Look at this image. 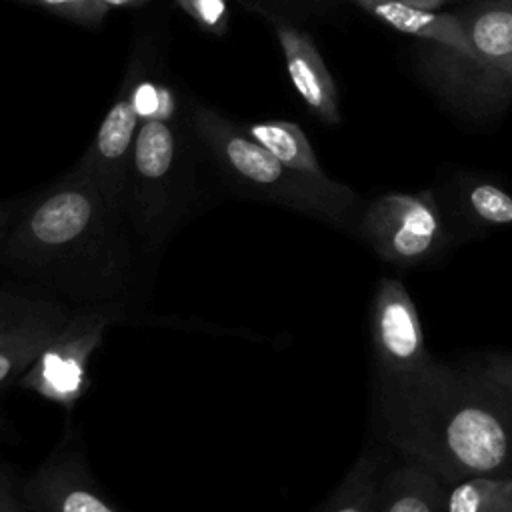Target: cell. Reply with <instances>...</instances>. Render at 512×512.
<instances>
[{"mask_svg":"<svg viewBox=\"0 0 512 512\" xmlns=\"http://www.w3.org/2000/svg\"><path fill=\"white\" fill-rule=\"evenodd\" d=\"M250 12L270 18H284L296 22V16H308L322 12L336 0H238Z\"/></svg>","mask_w":512,"mask_h":512,"instance_id":"obj_21","label":"cell"},{"mask_svg":"<svg viewBox=\"0 0 512 512\" xmlns=\"http://www.w3.org/2000/svg\"><path fill=\"white\" fill-rule=\"evenodd\" d=\"M72 308L38 290L0 282V348L20 342H50L66 324Z\"/></svg>","mask_w":512,"mask_h":512,"instance_id":"obj_12","label":"cell"},{"mask_svg":"<svg viewBox=\"0 0 512 512\" xmlns=\"http://www.w3.org/2000/svg\"><path fill=\"white\" fill-rule=\"evenodd\" d=\"M136 256L122 212L74 168L32 194L0 236V266L70 308L124 300Z\"/></svg>","mask_w":512,"mask_h":512,"instance_id":"obj_1","label":"cell"},{"mask_svg":"<svg viewBox=\"0 0 512 512\" xmlns=\"http://www.w3.org/2000/svg\"><path fill=\"white\" fill-rule=\"evenodd\" d=\"M200 152L186 116L180 122L160 88L140 124L122 194V216L140 252H162L200 210Z\"/></svg>","mask_w":512,"mask_h":512,"instance_id":"obj_4","label":"cell"},{"mask_svg":"<svg viewBox=\"0 0 512 512\" xmlns=\"http://www.w3.org/2000/svg\"><path fill=\"white\" fill-rule=\"evenodd\" d=\"M372 18L384 22L392 30L414 36L428 44L446 46L458 52L474 54L476 48L470 42L466 28L462 26L456 12H434L408 6L400 0H346Z\"/></svg>","mask_w":512,"mask_h":512,"instance_id":"obj_13","label":"cell"},{"mask_svg":"<svg viewBox=\"0 0 512 512\" xmlns=\"http://www.w3.org/2000/svg\"><path fill=\"white\" fill-rule=\"evenodd\" d=\"M474 368L490 382L512 394V354H484Z\"/></svg>","mask_w":512,"mask_h":512,"instance_id":"obj_23","label":"cell"},{"mask_svg":"<svg viewBox=\"0 0 512 512\" xmlns=\"http://www.w3.org/2000/svg\"><path fill=\"white\" fill-rule=\"evenodd\" d=\"M22 4H30L42 8L58 18L68 22L96 28L108 16V6L102 0H20Z\"/></svg>","mask_w":512,"mask_h":512,"instance_id":"obj_19","label":"cell"},{"mask_svg":"<svg viewBox=\"0 0 512 512\" xmlns=\"http://www.w3.org/2000/svg\"><path fill=\"white\" fill-rule=\"evenodd\" d=\"M154 48L156 46L146 40L134 44L114 102L102 118L86 152L72 166L120 212L130 156L146 116V90L152 80V66L156 64Z\"/></svg>","mask_w":512,"mask_h":512,"instance_id":"obj_7","label":"cell"},{"mask_svg":"<svg viewBox=\"0 0 512 512\" xmlns=\"http://www.w3.org/2000/svg\"><path fill=\"white\" fill-rule=\"evenodd\" d=\"M0 472H2V468H0Z\"/></svg>","mask_w":512,"mask_h":512,"instance_id":"obj_28","label":"cell"},{"mask_svg":"<svg viewBox=\"0 0 512 512\" xmlns=\"http://www.w3.org/2000/svg\"><path fill=\"white\" fill-rule=\"evenodd\" d=\"M390 464V452L378 444L366 446L336 490L314 512H376L380 484Z\"/></svg>","mask_w":512,"mask_h":512,"instance_id":"obj_16","label":"cell"},{"mask_svg":"<svg viewBox=\"0 0 512 512\" xmlns=\"http://www.w3.org/2000/svg\"><path fill=\"white\" fill-rule=\"evenodd\" d=\"M400 2H404V4H408V6H414V8L438 12V10H442L444 6H448V4H452V2H456V0H400Z\"/></svg>","mask_w":512,"mask_h":512,"instance_id":"obj_26","label":"cell"},{"mask_svg":"<svg viewBox=\"0 0 512 512\" xmlns=\"http://www.w3.org/2000/svg\"><path fill=\"white\" fill-rule=\"evenodd\" d=\"M32 194H24V196H16V198H6L0 200V236L4 234V230L12 224V220L20 214V210L24 208V204L30 200Z\"/></svg>","mask_w":512,"mask_h":512,"instance_id":"obj_25","label":"cell"},{"mask_svg":"<svg viewBox=\"0 0 512 512\" xmlns=\"http://www.w3.org/2000/svg\"><path fill=\"white\" fill-rule=\"evenodd\" d=\"M444 482L430 470L402 460L382 478L376 512H444Z\"/></svg>","mask_w":512,"mask_h":512,"instance_id":"obj_15","label":"cell"},{"mask_svg":"<svg viewBox=\"0 0 512 512\" xmlns=\"http://www.w3.org/2000/svg\"><path fill=\"white\" fill-rule=\"evenodd\" d=\"M448 222L472 236L512 226V194L484 176H458L450 188Z\"/></svg>","mask_w":512,"mask_h":512,"instance_id":"obj_14","label":"cell"},{"mask_svg":"<svg viewBox=\"0 0 512 512\" xmlns=\"http://www.w3.org/2000/svg\"><path fill=\"white\" fill-rule=\"evenodd\" d=\"M376 414L386 446L442 482L512 470V394L474 366L378 380Z\"/></svg>","mask_w":512,"mask_h":512,"instance_id":"obj_2","label":"cell"},{"mask_svg":"<svg viewBox=\"0 0 512 512\" xmlns=\"http://www.w3.org/2000/svg\"><path fill=\"white\" fill-rule=\"evenodd\" d=\"M126 316L128 308L122 300L72 308L66 324L16 386L70 410L88 390L90 358L102 344L106 330L124 322Z\"/></svg>","mask_w":512,"mask_h":512,"instance_id":"obj_8","label":"cell"},{"mask_svg":"<svg viewBox=\"0 0 512 512\" xmlns=\"http://www.w3.org/2000/svg\"><path fill=\"white\" fill-rule=\"evenodd\" d=\"M444 512H512V470L444 482Z\"/></svg>","mask_w":512,"mask_h":512,"instance_id":"obj_17","label":"cell"},{"mask_svg":"<svg viewBox=\"0 0 512 512\" xmlns=\"http://www.w3.org/2000/svg\"><path fill=\"white\" fill-rule=\"evenodd\" d=\"M102 2L108 6V10H114V8H138L150 0H102Z\"/></svg>","mask_w":512,"mask_h":512,"instance_id":"obj_27","label":"cell"},{"mask_svg":"<svg viewBox=\"0 0 512 512\" xmlns=\"http://www.w3.org/2000/svg\"><path fill=\"white\" fill-rule=\"evenodd\" d=\"M370 336L378 380L408 378L434 362L426 350L416 304L398 278L384 276L376 284Z\"/></svg>","mask_w":512,"mask_h":512,"instance_id":"obj_9","label":"cell"},{"mask_svg":"<svg viewBox=\"0 0 512 512\" xmlns=\"http://www.w3.org/2000/svg\"><path fill=\"white\" fill-rule=\"evenodd\" d=\"M186 120L202 154L224 186L246 200L278 206L340 230H352L360 198L328 174H306L286 166L260 146L246 126L214 106L190 100Z\"/></svg>","mask_w":512,"mask_h":512,"instance_id":"obj_3","label":"cell"},{"mask_svg":"<svg viewBox=\"0 0 512 512\" xmlns=\"http://www.w3.org/2000/svg\"><path fill=\"white\" fill-rule=\"evenodd\" d=\"M246 130L260 146H264L286 166L306 174H326L308 136L296 122L262 120L248 124Z\"/></svg>","mask_w":512,"mask_h":512,"instance_id":"obj_18","label":"cell"},{"mask_svg":"<svg viewBox=\"0 0 512 512\" xmlns=\"http://www.w3.org/2000/svg\"><path fill=\"white\" fill-rule=\"evenodd\" d=\"M352 232L396 268L424 266L454 240L434 190L380 194L360 208Z\"/></svg>","mask_w":512,"mask_h":512,"instance_id":"obj_6","label":"cell"},{"mask_svg":"<svg viewBox=\"0 0 512 512\" xmlns=\"http://www.w3.org/2000/svg\"><path fill=\"white\" fill-rule=\"evenodd\" d=\"M456 2H458V0H456Z\"/></svg>","mask_w":512,"mask_h":512,"instance_id":"obj_30","label":"cell"},{"mask_svg":"<svg viewBox=\"0 0 512 512\" xmlns=\"http://www.w3.org/2000/svg\"><path fill=\"white\" fill-rule=\"evenodd\" d=\"M26 512H122L96 482L82 444L66 432L20 482Z\"/></svg>","mask_w":512,"mask_h":512,"instance_id":"obj_10","label":"cell"},{"mask_svg":"<svg viewBox=\"0 0 512 512\" xmlns=\"http://www.w3.org/2000/svg\"><path fill=\"white\" fill-rule=\"evenodd\" d=\"M456 14L476 52L424 42L418 70L434 94L462 116H500L512 102V0H474Z\"/></svg>","mask_w":512,"mask_h":512,"instance_id":"obj_5","label":"cell"},{"mask_svg":"<svg viewBox=\"0 0 512 512\" xmlns=\"http://www.w3.org/2000/svg\"><path fill=\"white\" fill-rule=\"evenodd\" d=\"M16 2H20V0H16Z\"/></svg>","mask_w":512,"mask_h":512,"instance_id":"obj_29","label":"cell"},{"mask_svg":"<svg viewBox=\"0 0 512 512\" xmlns=\"http://www.w3.org/2000/svg\"><path fill=\"white\" fill-rule=\"evenodd\" d=\"M0 512H26V506L18 494V486L12 484L4 470L0 472Z\"/></svg>","mask_w":512,"mask_h":512,"instance_id":"obj_24","label":"cell"},{"mask_svg":"<svg viewBox=\"0 0 512 512\" xmlns=\"http://www.w3.org/2000/svg\"><path fill=\"white\" fill-rule=\"evenodd\" d=\"M46 344L48 342L34 340L0 348V396L18 384V380L36 362Z\"/></svg>","mask_w":512,"mask_h":512,"instance_id":"obj_20","label":"cell"},{"mask_svg":"<svg viewBox=\"0 0 512 512\" xmlns=\"http://www.w3.org/2000/svg\"><path fill=\"white\" fill-rule=\"evenodd\" d=\"M186 14L206 32L224 34L230 24L226 0H178Z\"/></svg>","mask_w":512,"mask_h":512,"instance_id":"obj_22","label":"cell"},{"mask_svg":"<svg viewBox=\"0 0 512 512\" xmlns=\"http://www.w3.org/2000/svg\"><path fill=\"white\" fill-rule=\"evenodd\" d=\"M268 22L282 48L290 82L306 108L324 124H340L338 88L312 36L292 20L270 18Z\"/></svg>","mask_w":512,"mask_h":512,"instance_id":"obj_11","label":"cell"}]
</instances>
